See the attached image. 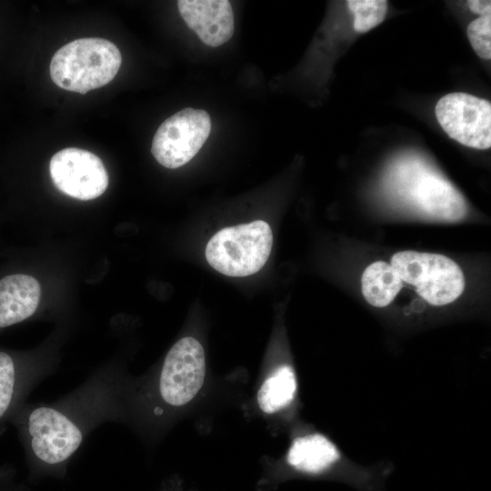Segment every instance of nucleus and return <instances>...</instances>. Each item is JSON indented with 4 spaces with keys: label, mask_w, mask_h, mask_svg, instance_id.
Here are the masks:
<instances>
[{
    "label": "nucleus",
    "mask_w": 491,
    "mask_h": 491,
    "mask_svg": "<svg viewBox=\"0 0 491 491\" xmlns=\"http://www.w3.org/2000/svg\"><path fill=\"white\" fill-rule=\"evenodd\" d=\"M211 131V119L202 109L186 107L165 119L153 138L151 152L166 168L188 163L201 149Z\"/></svg>",
    "instance_id": "4"
},
{
    "label": "nucleus",
    "mask_w": 491,
    "mask_h": 491,
    "mask_svg": "<svg viewBox=\"0 0 491 491\" xmlns=\"http://www.w3.org/2000/svg\"><path fill=\"white\" fill-rule=\"evenodd\" d=\"M409 195L424 214L437 220L458 221L467 212L463 195L446 179L425 172L411 181Z\"/></svg>",
    "instance_id": "9"
},
{
    "label": "nucleus",
    "mask_w": 491,
    "mask_h": 491,
    "mask_svg": "<svg viewBox=\"0 0 491 491\" xmlns=\"http://www.w3.org/2000/svg\"><path fill=\"white\" fill-rule=\"evenodd\" d=\"M35 455L50 465L67 459L80 446L83 435L66 416L52 407L35 408L28 418Z\"/></svg>",
    "instance_id": "8"
},
{
    "label": "nucleus",
    "mask_w": 491,
    "mask_h": 491,
    "mask_svg": "<svg viewBox=\"0 0 491 491\" xmlns=\"http://www.w3.org/2000/svg\"><path fill=\"white\" fill-rule=\"evenodd\" d=\"M346 5L354 15V29L357 33H366L377 26L387 11V1L385 0H349Z\"/></svg>",
    "instance_id": "15"
},
{
    "label": "nucleus",
    "mask_w": 491,
    "mask_h": 491,
    "mask_svg": "<svg viewBox=\"0 0 491 491\" xmlns=\"http://www.w3.org/2000/svg\"><path fill=\"white\" fill-rule=\"evenodd\" d=\"M49 172L61 192L79 200L95 199L108 185L102 160L85 149L69 147L58 151L50 160Z\"/></svg>",
    "instance_id": "7"
},
{
    "label": "nucleus",
    "mask_w": 491,
    "mask_h": 491,
    "mask_svg": "<svg viewBox=\"0 0 491 491\" xmlns=\"http://www.w3.org/2000/svg\"><path fill=\"white\" fill-rule=\"evenodd\" d=\"M443 130L458 143L476 149L491 146V104L466 93H450L436 105Z\"/></svg>",
    "instance_id": "5"
},
{
    "label": "nucleus",
    "mask_w": 491,
    "mask_h": 491,
    "mask_svg": "<svg viewBox=\"0 0 491 491\" xmlns=\"http://www.w3.org/2000/svg\"><path fill=\"white\" fill-rule=\"evenodd\" d=\"M296 379L293 368L284 365L266 379L257 394L259 407L265 413H275L289 405L296 392Z\"/></svg>",
    "instance_id": "14"
},
{
    "label": "nucleus",
    "mask_w": 491,
    "mask_h": 491,
    "mask_svg": "<svg viewBox=\"0 0 491 491\" xmlns=\"http://www.w3.org/2000/svg\"><path fill=\"white\" fill-rule=\"evenodd\" d=\"M121 62L120 51L112 42L95 37L81 38L55 53L49 71L53 82L59 87L85 94L112 81Z\"/></svg>",
    "instance_id": "1"
},
{
    "label": "nucleus",
    "mask_w": 491,
    "mask_h": 491,
    "mask_svg": "<svg viewBox=\"0 0 491 491\" xmlns=\"http://www.w3.org/2000/svg\"><path fill=\"white\" fill-rule=\"evenodd\" d=\"M390 265L401 280L415 286L417 294L430 305L450 304L464 291L461 268L443 255L401 251L392 256Z\"/></svg>",
    "instance_id": "3"
},
{
    "label": "nucleus",
    "mask_w": 491,
    "mask_h": 491,
    "mask_svg": "<svg viewBox=\"0 0 491 491\" xmlns=\"http://www.w3.org/2000/svg\"><path fill=\"white\" fill-rule=\"evenodd\" d=\"M402 280L395 268L385 261H376L363 272L361 289L373 306H388L402 288Z\"/></svg>",
    "instance_id": "13"
},
{
    "label": "nucleus",
    "mask_w": 491,
    "mask_h": 491,
    "mask_svg": "<svg viewBox=\"0 0 491 491\" xmlns=\"http://www.w3.org/2000/svg\"><path fill=\"white\" fill-rule=\"evenodd\" d=\"M179 13L187 26L206 45L226 43L234 33V14L227 0H180Z\"/></svg>",
    "instance_id": "10"
},
{
    "label": "nucleus",
    "mask_w": 491,
    "mask_h": 491,
    "mask_svg": "<svg viewBox=\"0 0 491 491\" xmlns=\"http://www.w3.org/2000/svg\"><path fill=\"white\" fill-rule=\"evenodd\" d=\"M273 246L270 225L262 220L228 226L207 243L205 258L216 271L229 276H246L266 263Z\"/></svg>",
    "instance_id": "2"
},
{
    "label": "nucleus",
    "mask_w": 491,
    "mask_h": 491,
    "mask_svg": "<svg viewBox=\"0 0 491 491\" xmlns=\"http://www.w3.org/2000/svg\"><path fill=\"white\" fill-rule=\"evenodd\" d=\"M340 457L336 446L321 434H312L294 440L287 454L288 463L306 473H320Z\"/></svg>",
    "instance_id": "12"
},
{
    "label": "nucleus",
    "mask_w": 491,
    "mask_h": 491,
    "mask_svg": "<svg viewBox=\"0 0 491 491\" xmlns=\"http://www.w3.org/2000/svg\"><path fill=\"white\" fill-rule=\"evenodd\" d=\"M15 386V365L12 358L0 352V418L9 407Z\"/></svg>",
    "instance_id": "17"
},
{
    "label": "nucleus",
    "mask_w": 491,
    "mask_h": 491,
    "mask_svg": "<svg viewBox=\"0 0 491 491\" xmlns=\"http://www.w3.org/2000/svg\"><path fill=\"white\" fill-rule=\"evenodd\" d=\"M467 5L472 12L480 16L491 15V1L489 0H469Z\"/></svg>",
    "instance_id": "18"
},
{
    "label": "nucleus",
    "mask_w": 491,
    "mask_h": 491,
    "mask_svg": "<svg viewBox=\"0 0 491 491\" xmlns=\"http://www.w3.org/2000/svg\"><path fill=\"white\" fill-rule=\"evenodd\" d=\"M205 357L202 345L193 337L178 340L167 353L159 380L163 399L179 406L191 401L203 386Z\"/></svg>",
    "instance_id": "6"
},
{
    "label": "nucleus",
    "mask_w": 491,
    "mask_h": 491,
    "mask_svg": "<svg viewBox=\"0 0 491 491\" xmlns=\"http://www.w3.org/2000/svg\"><path fill=\"white\" fill-rule=\"evenodd\" d=\"M41 296L38 281L28 275L15 274L0 280V327L19 323L36 310Z\"/></svg>",
    "instance_id": "11"
},
{
    "label": "nucleus",
    "mask_w": 491,
    "mask_h": 491,
    "mask_svg": "<svg viewBox=\"0 0 491 491\" xmlns=\"http://www.w3.org/2000/svg\"><path fill=\"white\" fill-rule=\"evenodd\" d=\"M469 42L476 55L485 60L491 58V15L473 20L466 30Z\"/></svg>",
    "instance_id": "16"
}]
</instances>
